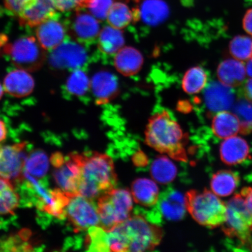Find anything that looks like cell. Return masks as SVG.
<instances>
[{"label": "cell", "mask_w": 252, "mask_h": 252, "mask_svg": "<svg viewBox=\"0 0 252 252\" xmlns=\"http://www.w3.org/2000/svg\"><path fill=\"white\" fill-rule=\"evenodd\" d=\"M109 251H150L161 241L162 231L140 215L131 216L124 222L107 231Z\"/></svg>", "instance_id": "cell-1"}, {"label": "cell", "mask_w": 252, "mask_h": 252, "mask_svg": "<svg viewBox=\"0 0 252 252\" xmlns=\"http://www.w3.org/2000/svg\"><path fill=\"white\" fill-rule=\"evenodd\" d=\"M81 178L78 194L91 200L101 197L114 189L117 176L111 158L94 152L79 154Z\"/></svg>", "instance_id": "cell-2"}, {"label": "cell", "mask_w": 252, "mask_h": 252, "mask_svg": "<svg viewBox=\"0 0 252 252\" xmlns=\"http://www.w3.org/2000/svg\"><path fill=\"white\" fill-rule=\"evenodd\" d=\"M146 142L151 147L173 159L187 160L185 149L187 135L166 110L157 112L150 118L146 130Z\"/></svg>", "instance_id": "cell-3"}, {"label": "cell", "mask_w": 252, "mask_h": 252, "mask_svg": "<svg viewBox=\"0 0 252 252\" xmlns=\"http://www.w3.org/2000/svg\"><path fill=\"white\" fill-rule=\"evenodd\" d=\"M186 197L189 213L200 224L214 228L225 222L226 204L213 191L191 190Z\"/></svg>", "instance_id": "cell-4"}, {"label": "cell", "mask_w": 252, "mask_h": 252, "mask_svg": "<svg viewBox=\"0 0 252 252\" xmlns=\"http://www.w3.org/2000/svg\"><path fill=\"white\" fill-rule=\"evenodd\" d=\"M133 197L126 189H113L97 199L99 226L109 231L131 216Z\"/></svg>", "instance_id": "cell-5"}, {"label": "cell", "mask_w": 252, "mask_h": 252, "mask_svg": "<svg viewBox=\"0 0 252 252\" xmlns=\"http://www.w3.org/2000/svg\"><path fill=\"white\" fill-rule=\"evenodd\" d=\"M226 220L222 231L230 238H236L252 251V214L241 194H236L227 203Z\"/></svg>", "instance_id": "cell-6"}, {"label": "cell", "mask_w": 252, "mask_h": 252, "mask_svg": "<svg viewBox=\"0 0 252 252\" xmlns=\"http://www.w3.org/2000/svg\"><path fill=\"white\" fill-rule=\"evenodd\" d=\"M1 47L2 52L18 68L27 71L39 70L46 59L45 50L33 36L21 37L11 43L6 40Z\"/></svg>", "instance_id": "cell-7"}, {"label": "cell", "mask_w": 252, "mask_h": 252, "mask_svg": "<svg viewBox=\"0 0 252 252\" xmlns=\"http://www.w3.org/2000/svg\"><path fill=\"white\" fill-rule=\"evenodd\" d=\"M50 161L55 167L53 178L60 189L71 196L79 195L81 178L79 154L74 153L64 157L61 153H56L52 156Z\"/></svg>", "instance_id": "cell-8"}, {"label": "cell", "mask_w": 252, "mask_h": 252, "mask_svg": "<svg viewBox=\"0 0 252 252\" xmlns=\"http://www.w3.org/2000/svg\"><path fill=\"white\" fill-rule=\"evenodd\" d=\"M49 64L57 71H72L84 69L89 56L83 45L67 37L61 45L50 51Z\"/></svg>", "instance_id": "cell-9"}, {"label": "cell", "mask_w": 252, "mask_h": 252, "mask_svg": "<svg viewBox=\"0 0 252 252\" xmlns=\"http://www.w3.org/2000/svg\"><path fill=\"white\" fill-rule=\"evenodd\" d=\"M66 217L75 232L84 231L92 226H99L97 206L93 200L81 195L72 196L66 210Z\"/></svg>", "instance_id": "cell-10"}, {"label": "cell", "mask_w": 252, "mask_h": 252, "mask_svg": "<svg viewBox=\"0 0 252 252\" xmlns=\"http://www.w3.org/2000/svg\"><path fill=\"white\" fill-rule=\"evenodd\" d=\"M27 145L22 143L0 147V177L11 182L24 180Z\"/></svg>", "instance_id": "cell-11"}, {"label": "cell", "mask_w": 252, "mask_h": 252, "mask_svg": "<svg viewBox=\"0 0 252 252\" xmlns=\"http://www.w3.org/2000/svg\"><path fill=\"white\" fill-rule=\"evenodd\" d=\"M67 18L56 13L37 26V40L45 50L51 51L67 38Z\"/></svg>", "instance_id": "cell-12"}, {"label": "cell", "mask_w": 252, "mask_h": 252, "mask_svg": "<svg viewBox=\"0 0 252 252\" xmlns=\"http://www.w3.org/2000/svg\"><path fill=\"white\" fill-rule=\"evenodd\" d=\"M68 32L70 36L83 45H90L97 39L100 33L98 20L92 14L75 11L72 18L67 19Z\"/></svg>", "instance_id": "cell-13"}, {"label": "cell", "mask_w": 252, "mask_h": 252, "mask_svg": "<svg viewBox=\"0 0 252 252\" xmlns=\"http://www.w3.org/2000/svg\"><path fill=\"white\" fill-rule=\"evenodd\" d=\"M55 0H27L18 16L23 26L35 27L56 13Z\"/></svg>", "instance_id": "cell-14"}, {"label": "cell", "mask_w": 252, "mask_h": 252, "mask_svg": "<svg viewBox=\"0 0 252 252\" xmlns=\"http://www.w3.org/2000/svg\"><path fill=\"white\" fill-rule=\"evenodd\" d=\"M232 88L220 81L211 83L204 92V101L208 109L217 113L232 108L235 102Z\"/></svg>", "instance_id": "cell-15"}, {"label": "cell", "mask_w": 252, "mask_h": 252, "mask_svg": "<svg viewBox=\"0 0 252 252\" xmlns=\"http://www.w3.org/2000/svg\"><path fill=\"white\" fill-rule=\"evenodd\" d=\"M157 206L160 214L168 220H180L184 218L188 210L187 197L174 189L163 192L159 196Z\"/></svg>", "instance_id": "cell-16"}, {"label": "cell", "mask_w": 252, "mask_h": 252, "mask_svg": "<svg viewBox=\"0 0 252 252\" xmlns=\"http://www.w3.org/2000/svg\"><path fill=\"white\" fill-rule=\"evenodd\" d=\"M91 89L96 103L103 105L108 103L115 98L119 93L118 79L108 71H100L91 80Z\"/></svg>", "instance_id": "cell-17"}, {"label": "cell", "mask_w": 252, "mask_h": 252, "mask_svg": "<svg viewBox=\"0 0 252 252\" xmlns=\"http://www.w3.org/2000/svg\"><path fill=\"white\" fill-rule=\"evenodd\" d=\"M3 87L9 95L23 97L33 92L34 81L27 71L18 68L9 71L6 75Z\"/></svg>", "instance_id": "cell-18"}, {"label": "cell", "mask_w": 252, "mask_h": 252, "mask_svg": "<svg viewBox=\"0 0 252 252\" xmlns=\"http://www.w3.org/2000/svg\"><path fill=\"white\" fill-rule=\"evenodd\" d=\"M220 158L228 165L239 164L248 159L250 147L247 141L241 137L233 136L226 138L220 144Z\"/></svg>", "instance_id": "cell-19"}, {"label": "cell", "mask_w": 252, "mask_h": 252, "mask_svg": "<svg viewBox=\"0 0 252 252\" xmlns=\"http://www.w3.org/2000/svg\"><path fill=\"white\" fill-rule=\"evenodd\" d=\"M217 74L220 83L231 88L241 86L247 76L243 62L234 58L220 63L217 68Z\"/></svg>", "instance_id": "cell-20"}, {"label": "cell", "mask_w": 252, "mask_h": 252, "mask_svg": "<svg viewBox=\"0 0 252 252\" xmlns=\"http://www.w3.org/2000/svg\"><path fill=\"white\" fill-rule=\"evenodd\" d=\"M143 55L133 47H124L116 53L114 64L116 70L125 76H132L140 71L143 65Z\"/></svg>", "instance_id": "cell-21"}, {"label": "cell", "mask_w": 252, "mask_h": 252, "mask_svg": "<svg viewBox=\"0 0 252 252\" xmlns=\"http://www.w3.org/2000/svg\"><path fill=\"white\" fill-rule=\"evenodd\" d=\"M212 126L214 134L221 139L241 133V126L237 116L228 110L217 113L213 119Z\"/></svg>", "instance_id": "cell-22"}, {"label": "cell", "mask_w": 252, "mask_h": 252, "mask_svg": "<svg viewBox=\"0 0 252 252\" xmlns=\"http://www.w3.org/2000/svg\"><path fill=\"white\" fill-rule=\"evenodd\" d=\"M131 194L135 202L146 207L157 205L159 197L156 183L147 178L138 179L133 182Z\"/></svg>", "instance_id": "cell-23"}, {"label": "cell", "mask_w": 252, "mask_h": 252, "mask_svg": "<svg viewBox=\"0 0 252 252\" xmlns=\"http://www.w3.org/2000/svg\"><path fill=\"white\" fill-rule=\"evenodd\" d=\"M169 12L168 6L163 0H144L141 4L139 14L145 24L156 26L168 18Z\"/></svg>", "instance_id": "cell-24"}, {"label": "cell", "mask_w": 252, "mask_h": 252, "mask_svg": "<svg viewBox=\"0 0 252 252\" xmlns=\"http://www.w3.org/2000/svg\"><path fill=\"white\" fill-rule=\"evenodd\" d=\"M122 30L110 26H106L100 30L97 37V46L104 54H116L125 45V37Z\"/></svg>", "instance_id": "cell-25"}, {"label": "cell", "mask_w": 252, "mask_h": 252, "mask_svg": "<svg viewBox=\"0 0 252 252\" xmlns=\"http://www.w3.org/2000/svg\"><path fill=\"white\" fill-rule=\"evenodd\" d=\"M91 89V80L84 69L71 71L66 81L63 93L67 98H83Z\"/></svg>", "instance_id": "cell-26"}, {"label": "cell", "mask_w": 252, "mask_h": 252, "mask_svg": "<svg viewBox=\"0 0 252 252\" xmlns=\"http://www.w3.org/2000/svg\"><path fill=\"white\" fill-rule=\"evenodd\" d=\"M240 182L237 173L229 170H222L214 174L211 180V189L220 197L231 195L237 188Z\"/></svg>", "instance_id": "cell-27"}, {"label": "cell", "mask_w": 252, "mask_h": 252, "mask_svg": "<svg viewBox=\"0 0 252 252\" xmlns=\"http://www.w3.org/2000/svg\"><path fill=\"white\" fill-rule=\"evenodd\" d=\"M150 172L154 181L159 184H167L174 180L178 170L171 159L162 156L154 160L151 166Z\"/></svg>", "instance_id": "cell-28"}, {"label": "cell", "mask_w": 252, "mask_h": 252, "mask_svg": "<svg viewBox=\"0 0 252 252\" xmlns=\"http://www.w3.org/2000/svg\"><path fill=\"white\" fill-rule=\"evenodd\" d=\"M208 77L206 71L199 66L189 69L182 79V86L186 93L194 94L206 88Z\"/></svg>", "instance_id": "cell-29"}, {"label": "cell", "mask_w": 252, "mask_h": 252, "mask_svg": "<svg viewBox=\"0 0 252 252\" xmlns=\"http://www.w3.org/2000/svg\"><path fill=\"white\" fill-rule=\"evenodd\" d=\"M20 203V196L12 182L0 177V214H13Z\"/></svg>", "instance_id": "cell-30"}, {"label": "cell", "mask_w": 252, "mask_h": 252, "mask_svg": "<svg viewBox=\"0 0 252 252\" xmlns=\"http://www.w3.org/2000/svg\"><path fill=\"white\" fill-rule=\"evenodd\" d=\"M49 163L48 158L43 151H34L28 154L25 162V170L34 177L42 178L48 171Z\"/></svg>", "instance_id": "cell-31"}, {"label": "cell", "mask_w": 252, "mask_h": 252, "mask_svg": "<svg viewBox=\"0 0 252 252\" xmlns=\"http://www.w3.org/2000/svg\"><path fill=\"white\" fill-rule=\"evenodd\" d=\"M133 18V12L128 6L118 2L113 4L106 19L110 26L122 30L130 24Z\"/></svg>", "instance_id": "cell-32"}, {"label": "cell", "mask_w": 252, "mask_h": 252, "mask_svg": "<svg viewBox=\"0 0 252 252\" xmlns=\"http://www.w3.org/2000/svg\"><path fill=\"white\" fill-rule=\"evenodd\" d=\"M229 52L233 58L248 61L252 58V39L245 35L234 37L229 43Z\"/></svg>", "instance_id": "cell-33"}, {"label": "cell", "mask_w": 252, "mask_h": 252, "mask_svg": "<svg viewBox=\"0 0 252 252\" xmlns=\"http://www.w3.org/2000/svg\"><path fill=\"white\" fill-rule=\"evenodd\" d=\"M87 245L89 251H109L107 231L99 226L90 228L88 229Z\"/></svg>", "instance_id": "cell-34"}, {"label": "cell", "mask_w": 252, "mask_h": 252, "mask_svg": "<svg viewBox=\"0 0 252 252\" xmlns=\"http://www.w3.org/2000/svg\"><path fill=\"white\" fill-rule=\"evenodd\" d=\"M233 112L237 116L241 126V133L248 134L252 132V103L248 100L236 103Z\"/></svg>", "instance_id": "cell-35"}, {"label": "cell", "mask_w": 252, "mask_h": 252, "mask_svg": "<svg viewBox=\"0 0 252 252\" xmlns=\"http://www.w3.org/2000/svg\"><path fill=\"white\" fill-rule=\"evenodd\" d=\"M113 0H90L87 8L98 21L105 20L113 4Z\"/></svg>", "instance_id": "cell-36"}, {"label": "cell", "mask_w": 252, "mask_h": 252, "mask_svg": "<svg viewBox=\"0 0 252 252\" xmlns=\"http://www.w3.org/2000/svg\"><path fill=\"white\" fill-rule=\"evenodd\" d=\"M90 0H55L56 9L61 12L80 10L87 8Z\"/></svg>", "instance_id": "cell-37"}, {"label": "cell", "mask_w": 252, "mask_h": 252, "mask_svg": "<svg viewBox=\"0 0 252 252\" xmlns=\"http://www.w3.org/2000/svg\"><path fill=\"white\" fill-rule=\"evenodd\" d=\"M27 1V0H3L5 8L17 17L23 10Z\"/></svg>", "instance_id": "cell-38"}, {"label": "cell", "mask_w": 252, "mask_h": 252, "mask_svg": "<svg viewBox=\"0 0 252 252\" xmlns=\"http://www.w3.org/2000/svg\"><path fill=\"white\" fill-rule=\"evenodd\" d=\"M243 28L246 32L252 36V8L249 9L244 15Z\"/></svg>", "instance_id": "cell-39"}, {"label": "cell", "mask_w": 252, "mask_h": 252, "mask_svg": "<svg viewBox=\"0 0 252 252\" xmlns=\"http://www.w3.org/2000/svg\"><path fill=\"white\" fill-rule=\"evenodd\" d=\"M241 194L244 197L246 204L252 214V187H247L242 189Z\"/></svg>", "instance_id": "cell-40"}, {"label": "cell", "mask_w": 252, "mask_h": 252, "mask_svg": "<svg viewBox=\"0 0 252 252\" xmlns=\"http://www.w3.org/2000/svg\"><path fill=\"white\" fill-rule=\"evenodd\" d=\"M243 95L245 100L252 103V78L245 81L243 84Z\"/></svg>", "instance_id": "cell-41"}, {"label": "cell", "mask_w": 252, "mask_h": 252, "mask_svg": "<svg viewBox=\"0 0 252 252\" xmlns=\"http://www.w3.org/2000/svg\"><path fill=\"white\" fill-rule=\"evenodd\" d=\"M7 130L4 122L0 120V143L7 137Z\"/></svg>", "instance_id": "cell-42"}, {"label": "cell", "mask_w": 252, "mask_h": 252, "mask_svg": "<svg viewBox=\"0 0 252 252\" xmlns=\"http://www.w3.org/2000/svg\"><path fill=\"white\" fill-rule=\"evenodd\" d=\"M246 71H247V76L252 78V58L247 61L245 65Z\"/></svg>", "instance_id": "cell-43"}, {"label": "cell", "mask_w": 252, "mask_h": 252, "mask_svg": "<svg viewBox=\"0 0 252 252\" xmlns=\"http://www.w3.org/2000/svg\"><path fill=\"white\" fill-rule=\"evenodd\" d=\"M4 87H3L1 83H0V99H1L3 94H4Z\"/></svg>", "instance_id": "cell-44"}, {"label": "cell", "mask_w": 252, "mask_h": 252, "mask_svg": "<svg viewBox=\"0 0 252 252\" xmlns=\"http://www.w3.org/2000/svg\"><path fill=\"white\" fill-rule=\"evenodd\" d=\"M251 1H252V0H251Z\"/></svg>", "instance_id": "cell-45"}]
</instances>
